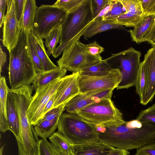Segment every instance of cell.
<instances>
[{
	"label": "cell",
	"instance_id": "obj_1",
	"mask_svg": "<svg viewBox=\"0 0 155 155\" xmlns=\"http://www.w3.org/2000/svg\"><path fill=\"white\" fill-rule=\"evenodd\" d=\"M108 145L128 150L139 149L155 139V124L137 119L107 127L104 134Z\"/></svg>",
	"mask_w": 155,
	"mask_h": 155
},
{
	"label": "cell",
	"instance_id": "obj_2",
	"mask_svg": "<svg viewBox=\"0 0 155 155\" xmlns=\"http://www.w3.org/2000/svg\"><path fill=\"white\" fill-rule=\"evenodd\" d=\"M9 52L8 74L11 88L31 84L37 71L28 49L26 31L23 28L17 44Z\"/></svg>",
	"mask_w": 155,
	"mask_h": 155
},
{
	"label": "cell",
	"instance_id": "obj_3",
	"mask_svg": "<svg viewBox=\"0 0 155 155\" xmlns=\"http://www.w3.org/2000/svg\"><path fill=\"white\" fill-rule=\"evenodd\" d=\"M94 11L92 0H85L75 11L68 13L63 24L59 40V45L52 54L58 57L68 44L80 39L84 32L93 21Z\"/></svg>",
	"mask_w": 155,
	"mask_h": 155
},
{
	"label": "cell",
	"instance_id": "obj_4",
	"mask_svg": "<svg viewBox=\"0 0 155 155\" xmlns=\"http://www.w3.org/2000/svg\"><path fill=\"white\" fill-rule=\"evenodd\" d=\"M57 131L72 145L99 141L94 125L83 120L76 114L67 112L60 117Z\"/></svg>",
	"mask_w": 155,
	"mask_h": 155
},
{
	"label": "cell",
	"instance_id": "obj_5",
	"mask_svg": "<svg viewBox=\"0 0 155 155\" xmlns=\"http://www.w3.org/2000/svg\"><path fill=\"white\" fill-rule=\"evenodd\" d=\"M76 114L94 125L121 124L126 122L122 113L110 99L98 100L81 109Z\"/></svg>",
	"mask_w": 155,
	"mask_h": 155
},
{
	"label": "cell",
	"instance_id": "obj_6",
	"mask_svg": "<svg viewBox=\"0 0 155 155\" xmlns=\"http://www.w3.org/2000/svg\"><path fill=\"white\" fill-rule=\"evenodd\" d=\"M102 60L100 55L89 54L78 39L69 43L64 48L57 63L60 68L74 73L96 64Z\"/></svg>",
	"mask_w": 155,
	"mask_h": 155
},
{
	"label": "cell",
	"instance_id": "obj_7",
	"mask_svg": "<svg viewBox=\"0 0 155 155\" xmlns=\"http://www.w3.org/2000/svg\"><path fill=\"white\" fill-rule=\"evenodd\" d=\"M141 53L130 47L106 59L110 64H116L120 70L122 79L116 88L117 90L127 89L135 86L141 62Z\"/></svg>",
	"mask_w": 155,
	"mask_h": 155
},
{
	"label": "cell",
	"instance_id": "obj_8",
	"mask_svg": "<svg viewBox=\"0 0 155 155\" xmlns=\"http://www.w3.org/2000/svg\"><path fill=\"white\" fill-rule=\"evenodd\" d=\"M67 14L62 8L53 5H41L38 7L31 31L39 38L45 39L54 28L62 25Z\"/></svg>",
	"mask_w": 155,
	"mask_h": 155
},
{
	"label": "cell",
	"instance_id": "obj_9",
	"mask_svg": "<svg viewBox=\"0 0 155 155\" xmlns=\"http://www.w3.org/2000/svg\"><path fill=\"white\" fill-rule=\"evenodd\" d=\"M122 74L118 68H113L107 75L92 76L79 74L78 82L80 93L102 90L114 89L121 82Z\"/></svg>",
	"mask_w": 155,
	"mask_h": 155
},
{
	"label": "cell",
	"instance_id": "obj_10",
	"mask_svg": "<svg viewBox=\"0 0 155 155\" xmlns=\"http://www.w3.org/2000/svg\"><path fill=\"white\" fill-rule=\"evenodd\" d=\"M61 81V78L55 80L35 91L27 110L31 124L34 126L42 118L43 110L46 104L55 93Z\"/></svg>",
	"mask_w": 155,
	"mask_h": 155
},
{
	"label": "cell",
	"instance_id": "obj_11",
	"mask_svg": "<svg viewBox=\"0 0 155 155\" xmlns=\"http://www.w3.org/2000/svg\"><path fill=\"white\" fill-rule=\"evenodd\" d=\"M3 25L2 44L10 52L17 44L22 28L16 19L14 0H7Z\"/></svg>",
	"mask_w": 155,
	"mask_h": 155
},
{
	"label": "cell",
	"instance_id": "obj_12",
	"mask_svg": "<svg viewBox=\"0 0 155 155\" xmlns=\"http://www.w3.org/2000/svg\"><path fill=\"white\" fill-rule=\"evenodd\" d=\"M143 62L145 81L142 94L140 97V103L146 105L153 100L155 95V48L148 50Z\"/></svg>",
	"mask_w": 155,
	"mask_h": 155
},
{
	"label": "cell",
	"instance_id": "obj_13",
	"mask_svg": "<svg viewBox=\"0 0 155 155\" xmlns=\"http://www.w3.org/2000/svg\"><path fill=\"white\" fill-rule=\"evenodd\" d=\"M79 72L65 75L55 92L54 108L67 103L80 93L78 78Z\"/></svg>",
	"mask_w": 155,
	"mask_h": 155
},
{
	"label": "cell",
	"instance_id": "obj_14",
	"mask_svg": "<svg viewBox=\"0 0 155 155\" xmlns=\"http://www.w3.org/2000/svg\"><path fill=\"white\" fill-rule=\"evenodd\" d=\"M113 90H105L79 93L67 103L65 110L68 113L76 114L81 109L98 100L111 99Z\"/></svg>",
	"mask_w": 155,
	"mask_h": 155
},
{
	"label": "cell",
	"instance_id": "obj_15",
	"mask_svg": "<svg viewBox=\"0 0 155 155\" xmlns=\"http://www.w3.org/2000/svg\"><path fill=\"white\" fill-rule=\"evenodd\" d=\"M72 147L74 155H106L114 148L100 141Z\"/></svg>",
	"mask_w": 155,
	"mask_h": 155
},
{
	"label": "cell",
	"instance_id": "obj_16",
	"mask_svg": "<svg viewBox=\"0 0 155 155\" xmlns=\"http://www.w3.org/2000/svg\"><path fill=\"white\" fill-rule=\"evenodd\" d=\"M67 71L58 67L54 69L42 72H37L32 83L35 91L40 89L55 80L60 79L64 76Z\"/></svg>",
	"mask_w": 155,
	"mask_h": 155
},
{
	"label": "cell",
	"instance_id": "obj_17",
	"mask_svg": "<svg viewBox=\"0 0 155 155\" xmlns=\"http://www.w3.org/2000/svg\"><path fill=\"white\" fill-rule=\"evenodd\" d=\"M112 29L126 30L123 26L116 24L113 21L102 19L92 22L83 36L84 39H87L98 33Z\"/></svg>",
	"mask_w": 155,
	"mask_h": 155
},
{
	"label": "cell",
	"instance_id": "obj_18",
	"mask_svg": "<svg viewBox=\"0 0 155 155\" xmlns=\"http://www.w3.org/2000/svg\"><path fill=\"white\" fill-rule=\"evenodd\" d=\"M5 77L0 75V130L3 133L9 130L6 115L7 99L9 92Z\"/></svg>",
	"mask_w": 155,
	"mask_h": 155
},
{
	"label": "cell",
	"instance_id": "obj_19",
	"mask_svg": "<svg viewBox=\"0 0 155 155\" xmlns=\"http://www.w3.org/2000/svg\"><path fill=\"white\" fill-rule=\"evenodd\" d=\"M6 115L9 130L13 133L16 138L19 132V120L13 98L9 92L7 99Z\"/></svg>",
	"mask_w": 155,
	"mask_h": 155
},
{
	"label": "cell",
	"instance_id": "obj_20",
	"mask_svg": "<svg viewBox=\"0 0 155 155\" xmlns=\"http://www.w3.org/2000/svg\"><path fill=\"white\" fill-rule=\"evenodd\" d=\"M155 21V16L149 15L145 17L142 22L133 29L130 30L132 41L137 44L144 42V38L152 27Z\"/></svg>",
	"mask_w": 155,
	"mask_h": 155
},
{
	"label": "cell",
	"instance_id": "obj_21",
	"mask_svg": "<svg viewBox=\"0 0 155 155\" xmlns=\"http://www.w3.org/2000/svg\"><path fill=\"white\" fill-rule=\"evenodd\" d=\"M31 36L34 45L41 61L44 71H47L56 68L58 66L50 59L45 50L43 40L31 31Z\"/></svg>",
	"mask_w": 155,
	"mask_h": 155
},
{
	"label": "cell",
	"instance_id": "obj_22",
	"mask_svg": "<svg viewBox=\"0 0 155 155\" xmlns=\"http://www.w3.org/2000/svg\"><path fill=\"white\" fill-rule=\"evenodd\" d=\"M38 7L35 0H26L22 20V28L26 31L33 30Z\"/></svg>",
	"mask_w": 155,
	"mask_h": 155
},
{
	"label": "cell",
	"instance_id": "obj_23",
	"mask_svg": "<svg viewBox=\"0 0 155 155\" xmlns=\"http://www.w3.org/2000/svg\"><path fill=\"white\" fill-rule=\"evenodd\" d=\"M59 118L57 117L51 120H41L34 125V129L38 136L47 140L58 128Z\"/></svg>",
	"mask_w": 155,
	"mask_h": 155
},
{
	"label": "cell",
	"instance_id": "obj_24",
	"mask_svg": "<svg viewBox=\"0 0 155 155\" xmlns=\"http://www.w3.org/2000/svg\"><path fill=\"white\" fill-rule=\"evenodd\" d=\"M113 68L106 59L102 60L99 63L84 69L79 72L85 75L100 76L109 74Z\"/></svg>",
	"mask_w": 155,
	"mask_h": 155
},
{
	"label": "cell",
	"instance_id": "obj_25",
	"mask_svg": "<svg viewBox=\"0 0 155 155\" xmlns=\"http://www.w3.org/2000/svg\"><path fill=\"white\" fill-rule=\"evenodd\" d=\"M50 143L55 147L71 155H74L72 145L58 132L49 138Z\"/></svg>",
	"mask_w": 155,
	"mask_h": 155
},
{
	"label": "cell",
	"instance_id": "obj_26",
	"mask_svg": "<svg viewBox=\"0 0 155 155\" xmlns=\"http://www.w3.org/2000/svg\"><path fill=\"white\" fill-rule=\"evenodd\" d=\"M145 16L127 12L119 17L115 23L127 27L134 28L138 25Z\"/></svg>",
	"mask_w": 155,
	"mask_h": 155
},
{
	"label": "cell",
	"instance_id": "obj_27",
	"mask_svg": "<svg viewBox=\"0 0 155 155\" xmlns=\"http://www.w3.org/2000/svg\"><path fill=\"white\" fill-rule=\"evenodd\" d=\"M26 32L27 46L36 70L38 72L44 71L33 44L32 38L31 31H26Z\"/></svg>",
	"mask_w": 155,
	"mask_h": 155
},
{
	"label": "cell",
	"instance_id": "obj_28",
	"mask_svg": "<svg viewBox=\"0 0 155 155\" xmlns=\"http://www.w3.org/2000/svg\"><path fill=\"white\" fill-rule=\"evenodd\" d=\"M61 31V26L57 27L53 30L45 38V45L47 48L46 52L48 56L52 54L59 43Z\"/></svg>",
	"mask_w": 155,
	"mask_h": 155
},
{
	"label": "cell",
	"instance_id": "obj_29",
	"mask_svg": "<svg viewBox=\"0 0 155 155\" xmlns=\"http://www.w3.org/2000/svg\"><path fill=\"white\" fill-rule=\"evenodd\" d=\"M126 13V10L119 0H113L111 10L102 18L104 20L113 21L114 23L118 18Z\"/></svg>",
	"mask_w": 155,
	"mask_h": 155
},
{
	"label": "cell",
	"instance_id": "obj_30",
	"mask_svg": "<svg viewBox=\"0 0 155 155\" xmlns=\"http://www.w3.org/2000/svg\"><path fill=\"white\" fill-rule=\"evenodd\" d=\"M85 0H58L53 5L61 8L68 13L77 9Z\"/></svg>",
	"mask_w": 155,
	"mask_h": 155
},
{
	"label": "cell",
	"instance_id": "obj_31",
	"mask_svg": "<svg viewBox=\"0 0 155 155\" xmlns=\"http://www.w3.org/2000/svg\"><path fill=\"white\" fill-rule=\"evenodd\" d=\"M119 0L125 8L126 13H132L139 15H143L140 0Z\"/></svg>",
	"mask_w": 155,
	"mask_h": 155
},
{
	"label": "cell",
	"instance_id": "obj_32",
	"mask_svg": "<svg viewBox=\"0 0 155 155\" xmlns=\"http://www.w3.org/2000/svg\"><path fill=\"white\" fill-rule=\"evenodd\" d=\"M136 119L142 121L155 124V103L148 108L141 110Z\"/></svg>",
	"mask_w": 155,
	"mask_h": 155
},
{
	"label": "cell",
	"instance_id": "obj_33",
	"mask_svg": "<svg viewBox=\"0 0 155 155\" xmlns=\"http://www.w3.org/2000/svg\"><path fill=\"white\" fill-rule=\"evenodd\" d=\"M145 81L144 66L142 61L141 62L135 85L136 92L140 97L142 94L144 87Z\"/></svg>",
	"mask_w": 155,
	"mask_h": 155
},
{
	"label": "cell",
	"instance_id": "obj_34",
	"mask_svg": "<svg viewBox=\"0 0 155 155\" xmlns=\"http://www.w3.org/2000/svg\"><path fill=\"white\" fill-rule=\"evenodd\" d=\"M66 104H63L57 107L53 108L45 114L40 120H51L57 117H60L65 110Z\"/></svg>",
	"mask_w": 155,
	"mask_h": 155
},
{
	"label": "cell",
	"instance_id": "obj_35",
	"mask_svg": "<svg viewBox=\"0 0 155 155\" xmlns=\"http://www.w3.org/2000/svg\"><path fill=\"white\" fill-rule=\"evenodd\" d=\"M141 3L143 15L145 17L155 16V0H140Z\"/></svg>",
	"mask_w": 155,
	"mask_h": 155
},
{
	"label": "cell",
	"instance_id": "obj_36",
	"mask_svg": "<svg viewBox=\"0 0 155 155\" xmlns=\"http://www.w3.org/2000/svg\"><path fill=\"white\" fill-rule=\"evenodd\" d=\"M38 155H55L50 143L47 140H39Z\"/></svg>",
	"mask_w": 155,
	"mask_h": 155
},
{
	"label": "cell",
	"instance_id": "obj_37",
	"mask_svg": "<svg viewBox=\"0 0 155 155\" xmlns=\"http://www.w3.org/2000/svg\"><path fill=\"white\" fill-rule=\"evenodd\" d=\"M83 45L89 54L94 56L100 55L104 51V48L95 41L88 44L83 43Z\"/></svg>",
	"mask_w": 155,
	"mask_h": 155
},
{
	"label": "cell",
	"instance_id": "obj_38",
	"mask_svg": "<svg viewBox=\"0 0 155 155\" xmlns=\"http://www.w3.org/2000/svg\"><path fill=\"white\" fill-rule=\"evenodd\" d=\"M134 155H155V139L137 149Z\"/></svg>",
	"mask_w": 155,
	"mask_h": 155
},
{
	"label": "cell",
	"instance_id": "obj_39",
	"mask_svg": "<svg viewBox=\"0 0 155 155\" xmlns=\"http://www.w3.org/2000/svg\"><path fill=\"white\" fill-rule=\"evenodd\" d=\"M25 1L26 0H14L16 19L22 27V18Z\"/></svg>",
	"mask_w": 155,
	"mask_h": 155
},
{
	"label": "cell",
	"instance_id": "obj_40",
	"mask_svg": "<svg viewBox=\"0 0 155 155\" xmlns=\"http://www.w3.org/2000/svg\"><path fill=\"white\" fill-rule=\"evenodd\" d=\"M92 0L93 2L94 19L106 6L108 3L109 0Z\"/></svg>",
	"mask_w": 155,
	"mask_h": 155
},
{
	"label": "cell",
	"instance_id": "obj_41",
	"mask_svg": "<svg viewBox=\"0 0 155 155\" xmlns=\"http://www.w3.org/2000/svg\"><path fill=\"white\" fill-rule=\"evenodd\" d=\"M144 41H147L155 48V21L151 29L145 36Z\"/></svg>",
	"mask_w": 155,
	"mask_h": 155
},
{
	"label": "cell",
	"instance_id": "obj_42",
	"mask_svg": "<svg viewBox=\"0 0 155 155\" xmlns=\"http://www.w3.org/2000/svg\"><path fill=\"white\" fill-rule=\"evenodd\" d=\"M113 0H109L108 3L100 13L94 19L95 21L102 19V17L109 12L113 6Z\"/></svg>",
	"mask_w": 155,
	"mask_h": 155
},
{
	"label": "cell",
	"instance_id": "obj_43",
	"mask_svg": "<svg viewBox=\"0 0 155 155\" xmlns=\"http://www.w3.org/2000/svg\"><path fill=\"white\" fill-rule=\"evenodd\" d=\"M7 5V0H0V27L2 28L3 24L5 15V11Z\"/></svg>",
	"mask_w": 155,
	"mask_h": 155
},
{
	"label": "cell",
	"instance_id": "obj_44",
	"mask_svg": "<svg viewBox=\"0 0 155 155\" xmlns=\"http://www.w3.org/2000/svg\"><path fill=\"white\" fill-rule=\"evenodd\" d=\"M55 96V93L52 96V97H51L50 99L46 104L43 110V117L45 115V114H46L48 111L54 108V103Z\"/></svg>",
	"mask_w": 155,
	"mask_h": 155
},
{
	"label": "cell",
	"instance_id": "obj_45",
	"mask_svg": "<svg viewBox=\"0 0 155 155\" xmlns=\"http://www.w3.org/2000/svg\"><path fill=\"white\" fill-rule=\"evenodd\" d=\"M130 152L122 149L114 148L106 155H128Z\"/></svg>",
	"mask_w": 155,
	"mask_h": 155
},
{
	"label": "cell",
	"instance_id": "obj_46",
	"mask_svg": "<svg viewBox=\"0 0 155 155\" xmlns=\"http://www.w3.org/2000/svg\"><path fill=\"white\" fill-rule=\"evenodd\" d=\"M7 60V54L3 50L2 46L0 48V71H2V68L4 65Z\"/></svg>",
	"mask_w": 155,
	"mask_h": 155
},
{
	"label": "cell",
	"instance_id": "obj_47",
	"mask_svg": "<svg viewBox=\"0 0 155 155\" xmlns=\"http://www.w3.org/2000/svg\"><path fill=\"white\" fill-rule=\"evenodd\" d=\"M51 145L55 155H71L57 148L51 143Z\"/></svg>",
	"mask_w": 155,
	"mask_h": 155
},
{
	"label": "cell",
	"instance_id": "obj_48",
	"mask_svg": "<svg viewBox=\"0 0 155 155\" xmlns=\"http://www.w3.org/2000/svg\"><path fill=\"white\" fill-rule=\"evenodd\" d=\"M4 147V146L2 147L0 149V155H3V152Z\"/></svg>",
	"mask_w": 155,
	"mask_h": 155
}]
</instances>
